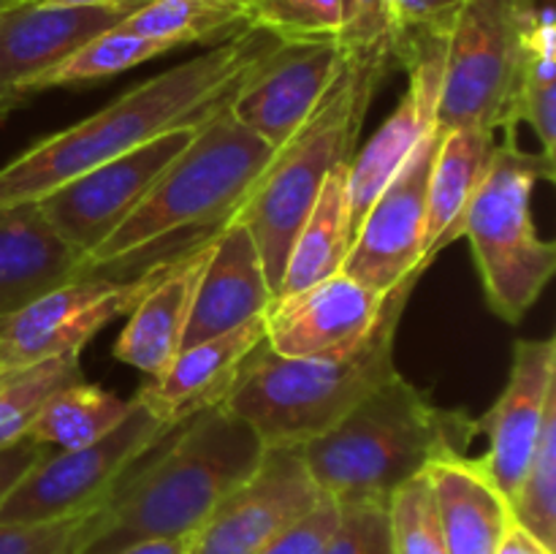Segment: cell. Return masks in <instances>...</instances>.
I'll return each mask as SVG.
<instances>
[{"label":"cell","instance_id":"6da1fadb","mask_svg":"<svg viewBox=\"0 0 556 554\" xmlns=\"http://www.w3.org/2000/svg\"><path fill=\"white\" fill-rule=\"evenodd\" d=\"M282 38L248 27L210 52L130 87L71 128L43 136L0 168V210L36 204L79 174L185 125H204L231 103L248 71Z\"/></svg>","mask_w":556,"mask_h":554},{"label":"cell","instance_id":"7a4b0ae2","mask_svg":"<svg viewBox=\"0 0 556 554\" xmlns=\"http://www.w3.org/2000/svg\"><path fill=\"white\" fill-rule=\"evenodd\" d=\"M266 454L250 424L220 405L168 429L85 521L74 554H119L147 541H188Z\"/></svg>","mask_w":556,"mask_h":554},{"label":"cell","instance_id":"3957f363","mask_svg":"<svg viewBox=\"0 0 556 554\" xmlns=\"http://www.w3.org/2000/svg\"><path fill=\"white\" fill-rule=\"evenodd\" d=\"M424 272L416 269L391 288L372 329L340 351L288 358L277 356L264 337L244 358L231 391L220 402L223 411L250 424L266 449L304 445L329 432L364 396L400 373L394 364L396 329Z\"/></svg>","mask_w":556,"mask_h":554},{"label":"cell","instance_id":"277c9868","mask_svg":"<svg viewBox=\"0 0 556 554\" xmlns=\"http://www.w3.org/2000/svg\"><path fill=\"white\" fill-rule=\"evenodd\" d=\"M476 438V418L438 407L427 391L396 373L329 432L299 449L313 481L334 503H389L391 494L421 476L429 462L467 454Z\"/></svg>","mask_w":556,"mask_h":554},{"label":"cell","instance_id":"5b68a950","mask_svg":"<svg viewBox=\"0 0 556 554\" xmlns=\"http://www.w3.org/2000/svg\"><path fill=\"white\" fill-rule=\"evenodd\" d=\"M275 155L277 150L239 125L228 106L217 112L128 221L87 255L85 275L134 261L179 231L217 234L248 201Z\"/></svg>","mask_w":556,"mask_h":554},{"label":"cell","instance_id":"8992f818","mask_svg":"<svg viewBox=\"0 0 556 554\" xmlns=\"http://www.w3.org/2000/svg\"><path fill=\"white\" fill-rule=\"evenodd\" d=\"M386 76L389 74L383 71L358 68L345 58L329 96L320 101L307 125L277 150L271 166L233 215L253 237L275 293L293 239L313 212L331 168L353 158L358 130Z\"/></svg>","mask_w":556,"mask_h":554},{"label":"cell","instance_id":"52a82bcc","mask_svg":"<svg viewBox=\"0 0 556 554\" xmlns=\"http://www.w3.org/2000/svg\"><path fill=\"white\" fill-rule=\"evenodd\" d=\"M554 177V158L525 152L516 136H505L465 212L462 237L470 242L486 302L508 324L525 318L554 277L556 244L538 237L530 215L535 185Z\"/></svg>","mask_w":556,"mask_h":554},{"label":"cell","instance_id":"ba28073f","mask_svg":"<svg viewBox=\"0 0 556 554\" xmlns=\"http://www.w3.org/2000/svg\"><path fill=\"white\" fill-rule=\"evenodd\" d=\"M535 0H465L445 43L434 125L508 128Z\"/></svg>","mask_w":556,"mask_h":554},{"label":"cell","instance_id":"9c48e42d","mask_svg":"<svg viewBox=\"0 0 556 554\" xmlns=\"http://www.w3.org/2000/svg\"><path fill=\"white\" fill-rule=\"evenodd\" d=\"M172 427L139 394L117 427L74 451H49L0 505V525H43L90 514Z\"/></svg>","mask_w":556,"mask_h":554},{"label":"cell","instance_id":"30bf717a","mask_svg":"<svg viewBox=\"0 0 556 554\" xmlns=\"http://www.w3.org/2000/svg\"><path fill=\"white\" fill-rule=\"evenodd\" d=\"M201 125H185L112 158L36 201L52 231L79 255L106 242L130 212L150 196L157 179L188 150Z\"/></svg>","mask_w":556,"mask_h":554},{"label":"cell","instance_id":"8fae6325","mask_svg":"<svg viewBox=\"0 0 556 554\" xmlns=\"http://www.w3.org/2000/svg\"><path fill=\"white\" fill-rule=\"evenodd\" d=\"M174 259L155 261L134 280L85 275L43 293L0 324V369L27 367L63 353H81L103 326L112 324L117 315L130 313L144 299Z\"/></svg>","mask_w":556,"mask_h":554},{"label":"cell","instance_id":"7c38bea8","mask_svg":"<svg viewBox=\"0 0 556 554\" xmlns=\"http://www.w3.org/2000/svg\"><path fill=\"white\" fill-rule=\"evenodd\" d=\"M440 141L443 130L434 125L369 206L348 250L342 275L378 297H386L416 269H429L424 261V244H427L424 234H427L429 177Z\"/></svg>","mask_w":556,"mask_h":554},{"label":"cell","instance_id":"4fadbf2b","mask_svg":"<svg viewBox=\"0 0 556 554\" xmlns=\"http://www.w3.org/2000/svg\"><path fill=\"white\" fill-rule=\"evenodd\" d=\"M299 445L266 449L261 465L188 538L185 554H255L318 505Z\"/></svg>","mask_w":556,"mask_h":554},{"label":"cell","instance_id":"5bb4252c","mask_svg":"<svg viewBox=\"0 0 556 554\" xmlns=\"http://www.w3.org/2000/svg\"><path fill=\"white\" fill-rule=\"evenodd\" d=\"M345 65L337 38L277 41L239 85L228 112L271 150H282L307 125Z\"/></svg>","mask_w":556,"mask_h":554},{"label":"cell","instance_id":"9a60e30c","mask_svg":"<svg viewBox=\"0 0 556 554\" xmlns=\"http://www.w3.org/2000/svg\"><path fill=\"white\" fill-rule=\"evenodd\" d=\"M139 0H119L114 5H47L43 0L0 9V103L22 106L47 71L101 33L112 30Z\"/></svg>","mask_w":556,"mask_h":554},{"label":"cell","instance_id":"2e32d148","mask_svg":"<svg viewBox=\"0 0 556 554\" xmlns=\"http://www.w3.org/2000/svg\"><path fill=\"white\" fill-rule=\"evenodd\" d=\"M556 402V342L516 340L508 386L492 411L476 418L478 435H486L489 445L478 462L494 487L514 500L527 465L532 459L543 418Z\"/></svg>","mask_w":556,"mask_h":554},{"label":"cell","instance_id":"e0dca14e","mask_svg":"<svg viewBox=\"0 0 556 554\" xmlns=\"http://www.w3.org/2000/svg\"><path fill=\"white\" fill-rule=\"evenodd\" d=\"M380 307L383 297L337 272L304 291L271 299L264 313L266 345L288 358L340 351L372 329Z\"/></svg>","mask_w":556,"mask_h":554},{"label":"cell","instance_id":"ac0fdd59","mask_svg":"<svg viewBox=\"0 0 556 554\" xmlns=\"http://www.w3.org/2000/svg\"><path fill=\"white\" fill-rule=\"evenodd\" d=\"M275 291L253 237L239 221H228L210 242V259L195 288L182 348L220 337L269 310Z\"/></svg>","mask_w":556,"mask_h":554},{"label":"cell","instance_id":"d6986e66","mask_svg":"<svg viewBox=\"0 0 556 554\" xmlns=\"http://www.w3.org/2000/svg\"><path fill=\"white\" fill-rule=\"evenodd\" d=\"M264 337L266 320L261 315L226 335L182 348L172 367L150 386H141L136 394L168 424L185 421L193 413L226 400L244 358L264 342Z\"/></svg>","mask_w":556,"mask_h":554},{"label":"cell","instance_id":"ffe728a7","mask_svg":"<svg viewBox=\"0 0 556 554\" xmlns=\"http://www.w3.org/2000/svg\"><path fill=\"white\" fill-rule=\"evenodd\" d=\"M210 242L212 237L177 255L166 275L130 310L128 326L114 342V356L119 362L141 369L152 380H157L172 367L177 353L182 351L195 288L210 259Z\"/></svg>","mask_w":556,"mask_h":554},{"label":"cell","instance_id":"44dd1931","mask_svg":"<svg viewBox=\"0 0 556 554\" xmlns=\"http://www.w3.org/2000/svg\"><path fill=\"white\" fill-rule=\"evenodd\" d=\"M76 277H85V255L52 231L36 204L0 210V324Z\"/></svg>","mask_w":556,"mask_h":554},{"label":"cell","instance_id":"7402d4cb","mask_svg":"<svg viewBox=\"0 0 556 554\" xmlns=\"http://www.w3.org/2000/svg\"><path fill=\"white\" fill-rule=\"evenodd\" d=\"M424 473L432 483L448 554H497L514 514L510 500L494 487L478 456H440Z\"/></svg>","mask_w":556,"mask_h":554},{"label":"cell","instance_id":"603a6c76","mask_svg":"<svg viewBox=\"0 0 556 554\" xmlns=\"http://www.w3.org/2000/svg\"><path fill=\"white\" fill-rule=\"evenodd\" d=\"M497 141L494 130L454 128L443 130V141L434 155L427 199V234H424V261L462 237V223L472 196L489 172Z\"/></svg>","mask_w":556,"mask_h":554},{"label":"cell","instance_id":"cb8c5ba5","mask_svg":"<svg viewBox=\"0 0 556 554\" xmlns=\"http://www.w3.org/2000/svg\"><path fill=\"white\" fill-rule=\"evenodd\" d=\"M348 163H337L320 188L313 212L293 239L286 272L275 299L291 297L342 272L351 250V204H348Z\"/></svg>","mask_w":556,"mask_h":554},{"label":"cell","instance_id":"d4e9b609","mask_svg":"<svg viewBox=\"0 0 556 554\" xmlns=\"http://www.w3.org/2000/svg\"><path fill=\"white\" fill-rule=\"evenodd\" d=\"M117 27L179 49L188 43H223L253 25L248 9L228 0H150Z\"/></svg>","mask_w":556,"mask_h":554},{"label":"cell","instance_id":"484cf974","mask_svg":"<svg viewBox=\"0 0 556 554\" xmlns=\"http://www.w3.org/2000/svg\"><path fill=\"white\" fill-rule=\"evenodd\" d=\"M130 411V400L79 380L54 391L38 411L30 438L58 451L90 445L112 432Z\"/></svg>","mask_w":556,"mask_h":554},{"label":"cell","instance_id":"4316f807","mask_svg":"<svg viewBox=\"0 0 556 554\" xmlns=\"http://www.w3.org/2000/svg\"><path fill=\"white\" fill-rule=\"evenodd\" d=\"M166 52H174L168 43L134 36V33L123 30V27H112V30L101 33V36H96L92 41H87L85 47L76 49L68 60H63V63L54 65L52 71H47V74L36 81L33 92L109 79V76L123 74V71L136 68V65L147 63V60Z\"/></svg>","mask_w":556,"mask_h":554},{"label":"cell","instance_id":"83f0119b","mask_svg":"<svg viewBox=\"0 0 556 554\" xmlns=\"http://www.w3.org/2000/svg\"><path fill=\"white\" fill-rule=\"evenodd\" d=\"M510 514L516 525L556 549V402L543 418L541 438L510 500Z\"/></svg>","mask_w":556,"mask_h":554},{"label":"cell","instance_id":"f1b7e54d","mask_svg":"<svg viewBox=\"0 0 556 554\" xmlns=\"http://www.w3.org/2000/svg\"><path fill=\"white\" fill-rule=\"evenodd\" d=\"M391 554H448L427 473L402 483L389 498Z\"/></svg>","mask_w":556,"mask_h":554},{"label":"cell","instance_id":"f546056e","mask_svg":"<svg viewBox=\"0 0 556 554\" xmlns=\"http://www.w3.org/2000/svg\"><path fill=\"white\" fill-rule=\"evenodd\" d=\"M250 25L282 38H340L348 0H248Z\"/></svg>","mask_w":556,"mask_h":554},{"label":"cell","instance_id":"4dcf8cb0","mask_svg":"<svg viewBox=\"0 0 556 554\" xmlns=\"http://www.w3.org/2000/svg\"><path fill=\"white\" fill-rule=\"evenodd\" d=\"M79 380H85L79 353H63L27 367L0 369V424L41 411L54 391Z\"/></svg>","mask_w":556,"mask_h":554},{"label":"cell","instance_id":"1f68e13d","mask_svg":"<svg viewBox=\"0 0 556 554\" xmlns=\"http://www.w3.org/2000/svg\"><path fill=\"white\" fill-rule=\"evenodd\" d=\"M337 41L345 58L358 68H375L383 74L396 68L386 0H348L345 27Z\"/></svg>","mask_w":556,"mask_h":554},{"label":"cell","instance_id":"d6a6232c","mask_svg":"<svg viewBox=\"0 0 556 554\" xmlns=\"http://www.w3.org/2000/svg\"><path fill=\"white\" fill-rule=\"evenodd\" d=\"M337 508L340 516L324 554H391L389 503L351 500Z\"/></svg>","mask_w":556,"mask_h":554},{"label":"cell","instance_id":"836d02e7","mask_svg":"<svg viewBox=\"0 0 556 554\" xmlns=\"http://www.w3.org/2000/svg\"><path fill=\"white\" fill-rule=\"evenodd\" d=\"M465 0H386L391 22V52L416 36H448ZM396 63V60H394Z\"/></svg>","mask_w":556,"mask_h":554},{"label":"cell","instance_id":"e575fe53","mask_svg":"<svg viewBox=\"0 0 556 554\" xmlns=\"http://www.w3.org/2000/svg\"><path fill=\"white\" fill-rule=\"evenodd\" d=\"M90 514L43 525H0V554H74Z\"/></svg>","mask_w":556,"mask_h":554},{"label":"cell","instance_id":"d590c367","mask_svg":"<svg viewBox=\"0 0 556 554\" xmlns=\"http://www.w3.org/2000/svg\"><path fill=\"white\" fill-rule=\"evenodd\" d=\"M337 516H340V508L334 500L329 494H320L318 505L309 514H304L296 525L288 527L255 554H324L337 527Z\"/></svg>","mask_w":556,"mask_h":554},{"label":"cell","instance_id":"8d00e7d4","mask_svg":"<svg viewBox=\"0 0 556 554\" xmlns=\"http://www.w3.org/2000/svg\"><path fill=\"white\" fill-rule=\"evenodd\" d=\"M49 451H52L49 445L38 443L30 435L0 449V505L9 498L11 489L25 478V473L30 470L33 465H38Z\"/></svg>","mask_w":556,"mask_h":554},{"label":"cell","instance_id":"74e56055","mask_svg":"<svg viewBox=\"0 0 556 554\" xmlns=\"http://www.w3.org/2000/svg\"><path fill=\"white\" fill-rule=\"evenodd\" d=\"M497 554H554V549H548L546 543L538 541L532 532H527L525 527L514 521L500 541Z\"/></svg>","mask_w":556,"mask_h":554},{"label":"cell","instance_id":"f35d334b","mask_svg":"<svg viewBox=\"0 0 556 554\" xmlns=\"http://www.w3.org/2000/svg\"><path fill=\"white\" fill-rule=\"evenodd\" d=\"M185 549H188V541H185V538H177V541L136 543V546L123 549L119 554H185Z\"/></svg>","mask_w":556,"mask_h":554},{"label":"cell","instance_id":"ab89813d","mask_svg":"<svg viewBox=\"0 0 556 554\" xmlns=\"http://www.w3.org/2000/svg\"><path fill=\"white\" fill-rule=\"evenodd\" d=\"M47 5H114L119 0H43Z\"/></svg>","mask_w":556,"mask_h":554},{"label":"cell","instance_id":"60d3db41","mask_svg":"<svg viewBox=\"0 0 556 554\" xmlns=\"http://www.w3.org/2000/svg\"><path fill=\"white\" fill-rule=\"evenodd\" d=\"M11 112H14V109H9V106H3V103H0V123H3V119L9 117Z\"/></svg>","mask_w":556,"mask_h":554},{"label":"cell","instance_id":"b9f144b4","mask_svg":"<svg viewBox=\"0 0 556 554\" xmlns=\"http://www.w3.org/2000/svg\"><path fill=\"white\" fill-rule=\"evenodd\" d=\"M14 3H22V0H0V9H5V5H14Z\"/></svg>","mask_w":556,"mask_h":554},{"label":"cell","instance_id":"7bdbcfd3","mask_svg":"<svg viewBox=\"0 0 556 554\" xmlns=\"http://www.w3.org/2000/svg\"><path fill=\"white\" fill-rule=\"evenodd\" d=\"M228 3H237V5H242V9H244V3H248V0H228Z\"/></svg>","mask_w":556,"mask_h":554},{"label":"cell","instance_id":"ee69618b","mask_svg":"<svg viewBox=\"0 0 556 554\" xmlns=\"http://www.w3.org/2000/svg\"><path fill=\"white\" fill-rule=\"evenodd\" d=\"M139 3H150V0H139Z\"/></svg>","mask_w":556,"mask_h":554}]
</instances>
